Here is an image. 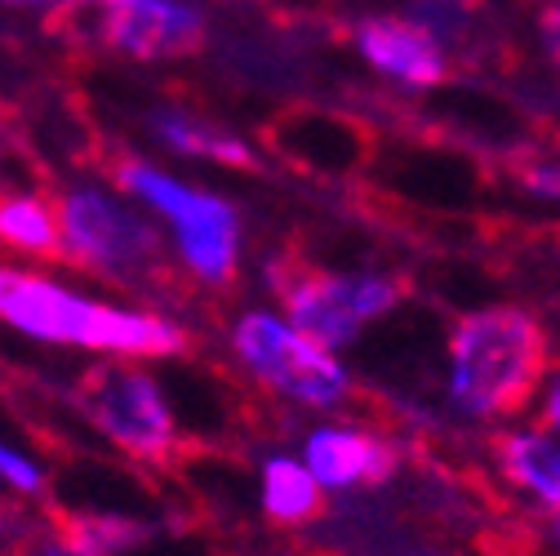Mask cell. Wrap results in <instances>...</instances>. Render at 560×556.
<instances>
[{
	"mask_svg": "<svg viewBox=\"0 0 560 556\" xmlns=\"http://www.w3.org/2000/svg\"><path fill=\"white\" fill-rule=\"evenodd\" d=\"M0 321L36 343H77V347H94V352H125V357L191 352V334L156 312H129L67 294L49 276L19 267H0Z\"/></svg>",
	"mask_w": 560,
	"mask_h": 556,
	"instance_id": "1",
	"label": "cell"
},
{
	"mask_svg": "<svg viewBox=\"0 0 560 556\" xmlns=\"http://www.w3.org/2000/svg\"><path fill=\"white\" fill-rule=\"evenodd\" d=\"M547 374V334L512 303L467 312L450 338V396L471 419L525 409Z\"/></svg>",
	"mask_w": 560,
	"mask_h": 556,
	"instance_id": "2",
	"label": "cell"
},
{
	"mask_svg": "<svg viewBox=\"0 0 560 556\" xmlns=\"http://www.w3.org/2000/svg\"><path fill=\"white\" fill-rule=\"evenodd\" d=\"M262 281L267 290L285 303L294 329H303L307 338H316L320 347H347L357 343V334L365 329V321L392 312L405 303L409 281L400 276H383V271H320L316 263H307L290 236L280 250L267 254L262 263Z\"/></svg>",
	"mask_w": 560,
	"mask_h": 556,
	"instance_id": "3",
	"label": "cell"
},
{
	"mask_svg": "<svg viewBox=\"0 0 560 556\" xmlns=\"http://www.w3.org/2000/svg\"><path fill=\"white\" fill-rule=\"evenodd\" d=\"M116 187L143 196L178 232V258L209 286H241V219L228 196L170 178L165 170L120 152L112 161Z\"/></svg>",
	"mask_w": 560,
	"mask_h": 556,
	"instance_id": "4",
	"label": "cell"
},
{
	"mask_svg": "<svg viewBox=\"0 0 560 556\" xmlns=\"http://www.w3.org/2000/svg\"><path fill=\"white\" fill-rule=\"evenodd\" d=\"M72 401L90 419L94 432H103L112 445H120L138 463H174L183 450L170 396L161 392V379L138 370L133 361L90 366L77 379Z\"/></svg>",
	"mask_w": 560,
	"mask_h": 556,
	"instance_id": "5",
	"label": "cell"
},
{
	"mask_svg": "<svg viewBox=\"0 0 560 556\" xmlns=\"http://www.w3.org/2000/svg\"><path fill=\"white\" fill-rule=\"evenodd\" d=\"M254 138L294 178L307 183H347L370 170L378 157V134L361 112L316 107V103H276Z\"/></svg>",
	"mask_w": 560,
	"mask_h": 556,
	"instance_id": "6",
	"label": "cell"
},
{
	"mask_svg": "<svg viewBox=\"0 0 560 556\" xmlns=\"http://www.w3.org/2000/svg\"><path fill=\"white\" fill-rule=\"evenodd\" d=\"M232 352L276 396L325 409L352 396V379L329 357V347L303 329H285L271 312H245L232 329Z\"/></svg>",
	"mask_w": 560,
	"mask_h": 556,
	"instance_id": "7",
	"label": "cell"
},
{
	"mask_svg": "<svg viewBox=\"0 0 560 556\" xmlns=\"http://www.w3.org/2000/svg\"><path fill=\"white\" fill-rule=\"evenodd\" d=\"M112 49L138 62H178L205 49V23L183 0H120Z\"/></svg>",
	"mask_w": 560,
	"mask_h": 556,
	"instance_id": "8",
	"label": "cell"
},
{
	"mask_svg": "<svg viewBox=\"0 0 560 556\" xmlns=\"http://www.w3.org/2000/svg\"><path fill=\"white\" fill-rule=\"evenodd\" d=\"M357 45H361L365 62H374L378 72L400 77L409 85H441L450 77L441 40L432 32H423L413 19H392V14L361 19Z\"/></svg>",
	"mask_w": 560,
	"mask_h": 556,
	"instance_id": "9",
	"label": "cell"
},
{
	"mask_svg": "<svg viewBox=\"0 0 560 556\" xmlns=\"http://www.w3.org/2000/svg\"><path fill=\"white\" fill-rule=\"evenodd\" d=\"M325 490H352V485H383L396 472V445L365 428H316L307 437L303 459Z\"/></svg>",
	"mask_w": 560,
	"mask_h": 556,
	"instance_id": "10",
	"label": "cell"
},
{
	"mask_svg": "<svg viewBox=\"0 0 560 556\" xmlns=\"http://www.w3.org/2000/svg\"><path fill=\"white\" fill-rule=\"evenodd\" d=\"M152 134L161 138L165 148L209 161V165H228L236 174H267L262 157L245 143V138L228 125H219V116L209 112H191V107H161L156 116H148Z\"/></svg>",
	"mask_w": 560,
	"mask_h": 556,
	"instance_id": "11",
	"label": "cell"
},
{
	"mask_svg": "<svg viewBox=\"0 0 560 556\" xmlns=\"http://www.w3.org/2000/svg\"><path fill=\"white\" fill-rule=\"evenodd\" d=\"M0 245H14L54 271H67V236L58 219V200L0 192Z\"/></svg>",
	"mask_w": 560,
	"mask_h": 556,
	"instance_id": "12",
	"label": "cell"
},
{
	"mask_svg": "<svg viewBox=\"0 0 560 556\" xmlns=\"http://www.w3.org/2000/svg\"><path fill=\"white\" fill-rule=\"evenodd\" d=\"M325 485L316 480V472L290 454H271L262 463V485H258V503L276 525H307L320 517Z\"/></svg>",
	"mask_w": 560,
	"mask_h": 556,
	"instance_id": "13",
	"label": "cell"
},
{
	"mask_svg": "<svg viewBox=\"0 0 560 556\" xmlns=\"http://www.w3.org/2000/svg\"><path fill=\"white\" fill-rule=\"evenodd\" d=\"M503 472L521 485V490L538 495L542 503L560 508V445L542 432H508L499 441Z\"/></svg>",
	"mask_w": 560,
	"mask_h": 556,
	"instance_id": "14",
	"label": "cell"
},
{
	"mask_svg": "<svg viewBox=\"0 0 560 556\" xmlns=\"http://www.w3.org/2000/svg\"><path fill=\"white\" fill-rule=\"evenodd\" d=\"M143 538H148L143 525L129 517H116V512H81L67 521V534H62V543L77 556H116Z\"/></svg>",
	"mask_w": 560,
	"mask_h": 556,
	"instance_id": "15",
	"label": "cell"
},
{
	"mask_svg": "<svg viewBox=\"0 0 560 556\" xmlns=\"http://www.w3.org/2000/svg\"><path fill=\"white\" fill-rule=\"evenodd\" d=\"M521 183L538 196H560V165H521Z\"/></svg>",
	"mask_w": 560,
	"mask_h": 556,
	"instance_id": "16",
	"label": "cell"
},
{
	"mask_svg": "<svg viewBox=\"0 0 560 556\" xmlns=\"http://www.w3.org/2000/svg\"><path fill=\"white\" fill-rule=\"evenodd\" d=\"M538 27H542V45H547L551 62L560 67V5H547L542 19H538Z\"/></svg>",
	"mask_w": 560,
	"mask_h": 556,
	"instance_id": "17",
	"label": "cell"
},
{
	"mask_svg": "<svg viewBox=\"0 0 560 556\" xmlns=\"http://www.w3.org/2000/svg\"><path fill=\"white\" fill-rule=\"evenodd\" d=\"M542 424L551 428V432H560V379L551 383V392H547V405H542Z\"/></svg>",
	"mask_w": 560,
	"mask_h": 556,
	"instance_id": "18",
	"label": "cell"
},
{
	"mask_svg": "<svg viewBox=\"0 0 560 556\" xmlns=\"http://www.w3.org/2000/svg\"><path fill=\"white\" fill-rule=\"evenodd\" d=\"M32 556H77L72 547H67L62 538H45L40 547H32Z\"/></svg>",
	"mask_w": 560,
	"mask_h": 556,
	"instance_id": "19",
	"label": "cell"
},
{
	"mask_svg": "<svg viewBox=\"0 0 560 556\" xmlns=\"http://www.w3.org/2000/svg\"><path fill=\"white\" fill-rule=\"evenodd\" d=\"M10 5H32V0H10Z\"/></svg>",
	"mask_w": 560,
	"mask_h": 556,
	"instance_id": "20",
	"label": "cell"
},
{
	"mask_svg": "<svg viewBox=\"0 0 560 556\" xmlns=\"http://www.w3.org/2000/svg\"><path fill=\"white\" fill-rule=\"evenodd\" d=\"M556 534H560V521H556Z\"/></svg>",
	"mask_w": 560,
	"mask_h": 556,
	"instance_id": "21",
	"label": "cell"
}]
</instances>
